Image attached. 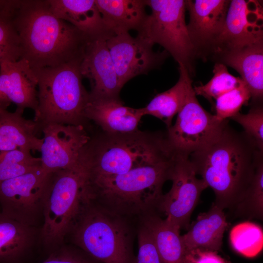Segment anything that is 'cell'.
<instances>
[{
    "mask_svg": "<svg viewBox=\"0 0 263 263\" xmlns=\"http://www.w3.org/2000/svg\"><path fill=\"white\" fill-rule=\"evenodd\" d=\"M228 226L223 209L214 203L209 210L200 213L181 236L185 250L202 248L221 251L224 232Z\"/></svg>",
    "mask_w": 263,
    "mask_h": 263,
    "instance_id": "obj_23",
    "label": "cell"
},
{
    "mask_svg": "<svg viewBox=\"0 0 263 263\" xmlns=\"http://www.w3.org/2000/svg\"><path fill=\"white\" fill-rule=\"evenodd\" d=\"M176 157V154L139 166L120 175L87 177V196L115 214L138 220L156 209Z\"/></svg>",
    "mask_w": 263,
    "mask_h": 263,
    "instance_id": "obj_3",
    "label": "cell"
},
{
    "mask_svg": "<svg viewBox=\"0 0 263 263\" xmlns=\"http://www.w3.org/2000/svg\"><path fill=\"white\" fill-rule=\"evenodd\" d=\"M229 119L241 125L244 132L256 143L259 149L263 151V108L262 103L251 104V107L246 114L240 112Z\"/></svg>",
    "mask_w": 263,
    "mask_h": 263,
    "instance_id": "obj_33",
    "label": "cell"
},
{
    "mask_svg": "<svg viewBox=\"0 0 263 263\" xmlns=\"http://www.w3.org/2000/svg\"><path fill=\"white\" fill-rule=\"evenodd\" d=\"M82 57L35 71L38 79V105L33 120L38 132L51 124L85 126L88 121L85 111L90 94L82 84Z\"/></svg>",
    "mask_w": 263,
    "mask_h": 263,
    "instance_id": "obj_6",
    "label": "cell"
},
{
    "mask_svg": "<svg viewBox=\"0 0 263 263\" xmlns=\"http://www.w3.org/2000/svg\"><path fill=\"white\" fill-rule=\"evenodd\" d=\"M49 173L42 167L0 183V210L24 225L41 228Z\"/></svg>",
    "mask_w": 263,
    "mask_h": 263,
    "instance_id": "obj_10",
    "label": "cell"
},
{
    "mask_svg": "<svg viewBox=\"0 0 263 263\" xmlns=\"http://www.w3.org/2000/svg\"><path fill=\"white\" fill-rule=\"evenodd\" d=\"M86 171L81 161L75 168L48 173L40 229L41 248L47 256L65 243L86 198Z\"/></svg>",
    "mask_w": 263,
    "mask_h": 263,
    "instance_id": "obj_7",
    "label": "cell"
},
{
    "mask_svg": "<svg viewBox=\"0 0 263 263\" xmlns=\"http://www.w3.org/2000/svg\"><path fill=\"white\" fill-rule=\"evenodd\" d=\"M137 233L138 251L136 263H162L150 233L139 222Z\"/></svg>",
    "mask_w": 263,
    "mask_h": 263,
    "instance_id": "obj_35",
    "label": "cell"
},
{
    "mask_svg": "<svg viewBox=\"0 0 263 263\" xmlns=\"http://www.w3.org/2000/svg\"><path fill=\"white\" fill-rule=\"evenodd\" d=\"M166 133L141 131L110 133L91 138L80 159L87 177L92 178L125 173L143 165L174 156Z\"/></svg>",
    "mask_w": 263,
    "mask_h": 263,
    "instance_id": "obj_4",
    "label": "cell"
},
{
    "mask_svg": "<svg viewBox=\"0 0 263 263\" xmlns=\"http://www.w3.org/2000/svg\"><path fill=\"white\" fill-rule=\"evenodd\" d=\"M177 82L168 90L156 95L145 107L144 115H150L162 120L168 129L171 126L174 115L181 109L186 98L188 86L192 82L185 68L179 67Z\"/></svg>",
    "mask_w": 263,
    "mask_h": 263,
    "instance_id": "obj_26",
    "label": "cell"
},
{
    "mask_svg": "<svg viewBox=\"0 0 263 263\" xmlns=\"http://www.w3.org/2000/svg\"><path fill=\"white\" fill-rule=\"evenodd\" d=\"M106 42L122 88L132 78L159 68L169 55L165 50L154 51L148 39L129 32L113 35Z\"/></svg>",
    "mask_w": 263,
    "mask_h": 263,
    "instance_id": "obj_12",
    "label": "cell"
},
{
    "mask_svg": "<svg viewBox=\"0 0 263 263\" xmlns=\"http://www.w3.org/2000/svg\"><path fill=\"white\" fill-rule=\"evenodd\" d=\"M41 132L43 137L39 151L44 170L50 173L80 165L82 150L91 138L85 126L51 124Z\"/></svg>",
    "mask_w": 263,
    "mask_h": 263,
    "instance_id": "obj_13",
    "label": "cell"
},
{
    "mask_svg": "<svg viewBox=\"0 0 263 263\" xmlns=\"http://www.w3.org/2000/svg\"><path fill=\"white\" fill-rule=\"evenodd\" d=\"M216 62L235 69L248 88L251 104L262 103L263 97V41L244 47L216 53Z\"/></svg>",
    "mask_w": 263,
    "mask_h": 263,
    "instance_id": "obj_19",
    "label": "cell"
},
{
    "mask_svg": "<svg viewBox=\"0 0 263 263\" xmlns=\"http://www.w3.org/2000/svg\"><path fill=\"white\" fill-rule=\"evenodd\" d=\"M230 0H186L189 19L187 24L197 57L211 55L222 33Z\"/></svg>",
    "mask_w": 263,
    "mask_h": 263,
    "instance_id": "obj_15",
    "label": "cell"
},
{
    "mask_svg": "<svg viewBox=\"0 0 263 263\" xmlns=\"http://www.w3.org/2000/svg\"><path fill=\"white\" fill-rule=\"evenodd\" d=\"M151 9L146 23L137 35L162 46L186 69L189 76L195 73L197 55L185 20L186 0H145Z\"/></svg>",
    "mask_w": 263,
    "mask_h": 263,
    "instance_id": "obj_8",
    "label": "cell"
},
{
    "mask_svg": "<svg viewBox=\"0 0 263 263\" xmlns=\"http://www.w3.org/2000/svg\"><path fill=\"white\" fill-rule=\"evenodd\" d=\"M213 73V76L207 83L193 88L196 95L202 96L210 102L245 83L241 77L230 74L222 63L216 62Z\"/></svg>",
    "mask_w": 263,
    "mask_h": 263,
    "instance_id": "obj_31",
    "label": "cell"
},
{
    "mask_svg": "<svg viewBox=\"0 0 263 263\" xmlns=\"http://www.w3.org/2000/svg\"><path fill=\"white\" fill-rule=\"evenodd\" d=\"M263 158V151L255 142L232 128L228 121L215 140L189 156L197 175L213 189L214 203L232 211L244 198Z\"/></svg>",
    "mask_w": 263,
    "mask_h": 263,
    "instance_id": "obj_1",
    "label": "cell"
},
{
    "mask_svg": "<svg viewBox=\"0 0 263 263\" xmlns=\"http://www.w3.org/2000/svg\"><path fill=\"white\" fill-rule=\"evenodd\" d=\"M24 110L9 112L0 106V154L16 150L39 151L42 138L37 137L34 120L25 119Z\"/></svg>",
    "mask_w": 263,
    "mask_h": 263,
    "instance_id": "obj_22",
    "label": "cell"
},
{
    "mask_svg": "<svg viewBox=\"0 0 263 263\" xmlns=\"http://www.w3.org/2000/svg\"><path fill=\"white\" fill-rule=\"evenodd\" d=\"M176 122L166 132L169 142L177 154L189 155L215 140L227 120L221 121L200 105L189 83Z\"/></svg>",
    "mask_w": 263,
    "mask_h": 263,
    "instance_id": "obj_9",
    "label": "cell"
},
{
    "mask_svg": "<svg viewBox=\"0 0 263 263\" xmlns=\"http://www.w3.org/2000/svg\"><path fill=\"white\" fill-rule=\"evenodd\" d=\"M251 99L250 92L245 83L225 94L216 99V117L221 121L230 118L239 112Z\"/></svg>",
    "mask_w": 263,
    "mask_h": 263,
    "instance_id": "obj_32",
    "label": "cell"
},
{
    "mask_svg": "<svg viewBox=\"0 0 263 263\" xmlns=\"http://www.w3.org/2000/svg\"><path fill=\"white\" fill-rule=\"evenodd\" d=\"M132 220L115 214L86 197L65 243L101 263H136Z\"/></svg>",
    "mask_w": 263,
    "mask_h": 263,
    "instance_id": "obj_5",
    "label": "cell"
},
{
    "mask_svg": "<svg viewBox=\"0 0 263 263\" xmlns=\"http://www.w3.org/2000/svg\"><path fill=\"white\" fill-rule=\"evenodd\" d=\"M16 0H0V63L22 57L19 37L14 22Z\"/></svg>",
    "mask_w": 263,
    "mask_h": 263,
    "instance_id": "obj_27",
    "label": "cell"
},
{
    "mask_svg": "<svg viewBox=\"0 0 263 263\" xmlns=\"http://www.w3.org/2000/svg\"><path fill=\"white\" fill-rule=\"evenodd\" d=\"M233 211L237 217L263 219V158L258 163L253 180L244 198Z\"/></svg>",
    "mask_w": 263,
    "mask_h": 263,
    "instance_id": "obj_29",
    "label": "cell"
},
{
    "mask_svg": "<svg viewBox=\"0 0 263 263\" xmlns=\"http://www.w3.org/2000/svg\"><path fill=\"white\" fill-rule=\"evenodd\" d=\"M41 167L40 158L31 151L16 150L0 154V183L22 175Z\"/></svg>",
    "mask_w": 263,
    "mask_h": 263,
    "instance_id": "obj_30",
    "label": "cell"
},
{
    "mask_svg": "<svg viewBox=\"0 0 263 263\" xmlns=\"http://www.w3.org/2000/svg\"><path fill=\"white\" fill-rule=\"evenodd\" d=\"M184 263H230L218 252L202 248L185 250Z\"/></svg>",
    "mask_w": 263,
    "mask_h": 263,
    "instance_id": "obj_36",
    "label": "cell"
},
{
    "mask_svg": "<svg viewBox=\"0 0 263 263\" xmlns=\"http://www.w3.org/2000/svg\"><path fill=\"white\" fill-rule=\"evenodd\" d=\"M85 115L87 120L94 121L103 132L117 133L137 130L144 114L142 108L135 109L125 106L120 98L90 97Z\"/></svg>",
    "mask_w": 263,
    "mask_h": 263,
    "instance_id": "obj_20",
    "label": "cell"
},
{
    "mask_svg": "<svg viewBox=\"0 0 263 263\" xmlns=\"http://www.w3.org/2000/svg\"><path fill=\"white\" fill-rule=\"evenodd\" d=\"M52 13L88 38L113 35L106 27L95 0H47Z\"/></svg>",
    "mask_w": 263,
    "mask_h": 263,
    "instance_id": "obj_21",
    "label": "cell"
},
{
    "mask_svg": "<svg viewBox=\"0 0 263 263\" xmlns=\"http://www.w3.org/2000/svg\"><path fill=\"white\" fill-rule=\"evenodd\" d=\"M263 41V8L257 0H230L224 27L213 49L214 54Z\"/></svg>",
    "mask_w": 263,
    "mask_h": 263,
    "instance_id": "obj_14",
    "label": "cell"
},
{
    "mask_svg": "<svg viewBox=\"0 0 263 263\" xmlns=\"http://www.w3.org/2000/svg\"><path fill=\"white\" fill-rule=\"evenodd\" d=\"M14 22L20 41L21 58L34 71L82 57L88 38L56 17L47 0H16Z\"/></svg>",
    "mask_w": 263,
    "mask_h": 263,
    "instance_id": "obj_2",
    "label": "cell"
},
{
    "mask_svg": "<svg viewBox=\"0 0 263 263\" xmlns=\"http://www.w3.org/2000/svg\"><path fill=\"white\" fill-rule=\"evenodd\" d=\"M41 228L28 226L0 210V263H26L41 249Z\"/></svg>",
    "mask_w": 263,
    "mask_h": 263,
    "instance_id": "obj_18",
    "label": "cell"
},
{
    "mask_svg": "<svg viewBox=\"0 0 263 263\" xmlns=\"http://www.w3.org/2000/svg\"><path fill=\"white\" fill-rule=\"evenodd\" d=\"M38 79L36 72L25 59L0 63V106L7 108L11 103L17 108L34 111L38 105Z\"/></svg>",
    "mask_w": 263,
    "mask_h": 263,
    "instance_id": "obj_17",
    "label": "cell"
},
{
    "mask_svg": "<svg viewBox=\"0 0 263 263\" xmlns=\"http://www.w3.org/2000/svg\"><path fill=\"white\" fill-rule=\"evenodd\" d=\"M107 29L113 35L134 30L139 33L149 15L143 0H95Z\"/></svg>",
    "mask_w": 263,
    "mask_h": 263,
    "instance_id": "obj_24",
    "label": "cell"
},
{
    "mask_svg": "<svg viewBox=\"0 0 263 263\" xmlns=\"http://www.w3.org/2000/svg\"><path fill=\"white\" fill-rule=\"evenodd\" d=\"M150 233L162 263H184L185 248L180 229L154 210L140 218Z\"/></svg>",
    "mask_w": 263,
    "mask_h": 263,
    "instance_id": "obj_25",
    "label": "cell"
},
{
    "mask_svg": "<svg viewBox=\"0 0 263 263\" xmlns=\"http://www.w3.org/2000/svg\"></svg>",
    "mask_w": 263,
    "mask_h": 263,
    "instance_id": "obj_37",
    "label": "cell"
},
{
    "mask_svg": "<svg viewBox=\"0 0 263 263\" xmlns=\"http://www.w3.org/2000/svg\"><path fill=\"white\" fill-rule=\"evenodd\" d=\"M104 37L88 38L80 62L83 77L89 79L94 99L120 98L121 87Z\"/></svg>",
    "mask_w": 263,
    "mask_h": 263,
    "instance_id": "obj_16",
    "label": "cell"
},
{
    "mask_svg": "<svg viewBox=\"0 0 263 263\" xmlns=\"http://www.w3.org/2000/svg\"><path fill=\"white\" fill-rule=\"evenodd\" d=\"M47 256L41 263H101L69 243L64 244Z\"/></svg>",
    "mask_w": 263,
    "mask_h": 263,
    "instance_id": "obj_34",
    "label": "cell"
},
{
    "mask_svg": "<svg viewBox=\"0 0 263 263\" xmlns=\"http://www.w3.org/2000/svg\"><path fill=\"white\" fill-rule=\"evenodd\" d=\"M229 240L235 251L245 257L253 258L263 249V229L253 222L241 223L231 230Z\"/></svg>",
    "mask_w": 263,
    "mask_h": 263,
    "instance_id": "obj_28",
    "label": "cell"
},
{
    "mask_svg": "<svg viewBox=\"0 0 263 263\" xmlns=\"http://www.w3.org/2000/svg\"><path fill=\"white\" fill-rule=\"evenodd\" d=\"M169 180L172 187L168 192L162 195L156 210L180 229H188L191 214L202 192L208 187L197 177L189 157L179 154H177Z\"/></svg>",
    "mask_w": 263,
    "mask_h": 263,
    "instance_id": "obj_11",
    "label": "cell"
}]
</instances>
